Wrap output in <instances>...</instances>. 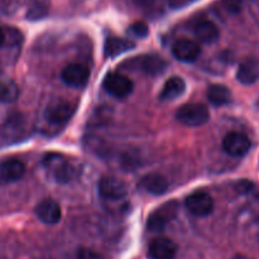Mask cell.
Here are the masks:
<instances>
[{
  "instance_id": "obj_1",
  "label": "cell",
  "mask_w": 259,
  "mask_h": 259,
  "mask_svg": "<svg viewBox=\"0 0 259 259\" xmlns=\"http://www.w3.org/2000/svg\"><path fill=\"white\" fill-rule=\"evenodd\" d=\"M46 168L51 171L58 184H70L78 176V168L61 154H47L43 159Z\"/></svg>"
},
{
  "instance_id": "obj_2",
  "label": "cell",
  "mask_w": 259,
  "mask_h": 259,
  "mask_svg": "<svg viewBox=\"0 0 259 259\" xmlns=\"http://www.w3.org/2000/svg\"><path fill=\"white\" fill-rule=\"evenodd\" d=\"M77 104L75 101L57 99L48 104L45 110V120L55 126H63L70 121L73 114L76 113Z\"/></svg>"
},
{
  "instance_id": "obj_3",
  "label": "cell",
  "mask_w": 259,
  "mask_h": 259,
  "mask_svg": "<svg viewBox=\"0 0 259 259\" xmlns=\"http://www.w3.org/2000/svg\"><path fill=\"white\" fill-rule=\"evenodd\" d=\"M176 119L186 126H201L209 121L210 113L204 104H185L177 110Z\"/></svg>"
},
{
  "instance_id": "obj_4",
  "label": "cell",
  "mask_w": 259,
  "mask_h": 259,
  "mask_svg": "<svg viewBox=\"0 0 259 259\" xmlns=\"http://www.w3.org/2000/svg\"><path fill=\"white\" fill-rule=\"evenodd\" d=\"M177 211H179V202L177 201H169L159 206L158 209L154 210L148 218V223L147 227L151 232L158 233L166 228V225L176 217Z\"/></svg>"
},
{
  "instance_id": "obj_5",
  "label": "cell",
  "mask_w": 259,
  "mask_h": 259,
  "mask_svg": "<svg viewBox=\"0 0 259 259\" xmlns=\"http://www.w3.org/2000/svg\"><path fill=\"white\" fill-rule=\"evenodd\" d=\"M99 194L104 200L109 201H119L123 200L128 194L125 182L118 177L105 176L99 182Z\"/></svg>"
},
{
  "instance_id": "obj_6",
  "label": "cell",
  "mask_w": 259,
  "mask_h": 259,
  "mask_svg": "<svg viewBox=\"0 0 259 259\" xmlns=\"http://www.w3.org/2000/svg\"><path fill=\"white\" fill-rule=\"evenodd\" d=\"M104 89L116 99H124L133 91L131 78L119 72H109L104 78Z\"/></svg>"
},
{
  "instance_id": "obj_7",
  "label": "cell",
  "mask_w": 259,
  "mask_h": 259,
  "mask_svg": "<svg viewBox=\"0 0 259 259\" xmlns=\"http://www.w3.org/2000/svg\"><path fill=\"white\" fill-rule=\"evenodd\" d=\"M186 209L195 217H207L214 210V200L207 192L195 191L185 200Z\"/></svg>"
},
{
  "instance_id": "obj_8",
  "label": "cell",
  "mask_w": 259,
  "mask_h": 259,
  "mask_svg": "<svg viewBox=\"0 0 259 259\" xmlns=\"http://www.w3.org/2000/svg\"><path fill=\"white\" fill-rule=\"evenodd\" d=\"M61 77H62L63 82L70 88L81 89L85 88L86 83L89 82L90 71L86 66L81 65V63H70L63 68Z\"/></svg>"
},
{
  "instance_id": "obj_9",
  "label": "cell",
  "mask_w": 259,
  "mask_h": 259,
  "mask_svg": "<svg viewBox=\"0 0 259 259\" xmlns=\"http://www.w3.org/2000/svg\"><path fill=\"white\" fill-rule=\"evenodd\" d=\"M252 143L245 134L239 132H232L227 134L223 141V148L233 157H243L249 152Z\"/></svg>"
},
{
  "instance_id": "obj_10",
  "label": "cell",
  "mask_w": 259,
  "mask_h": 259,
  "mask_svg": "<svg viewBox=\"0 0 259 259\" xmlns=\"http://www.w3.org/2000/svg\"><path fill=\"white\" fill-rule=\"evenodd\" d=\"M172 55L181 62H194L201 55V48L192 39H180L172 46Z\"/></svg>"
},
{
  "instance_id": "obj_11",
  "label": "cell",
  "mask_w": 259,
  "mask_h": 259,
  "mask_svg": "<svg viewBox=\"0 0 259 259\" xmlns=\"http://www.w3.org/2000/svg\"><path fill=\"white\" fill-rule=\"evenodd\" d=\"M177 254V245L168 238L159 237L151 242L148 255L151 259H174Z\"/></svg>"
},
{
  "instance_id": "obj_12",
  "label": "cell",
  "mask_w": 259,
  "mask_h": 259,
  "mask_svg": "<svg viewBox=\"0 0 259 259\" xmlns=\"http://www.w3.org/2000/svg\"><path fill=\"white\" fill-rule=\"evenodd\" d=\"M134 68H138L142 72L147 75H159L166 70V61L162 57L156 55H144L141 57H136V60L132 62Z\"/></svg>"
},
{
  "instance_id": "obj_13",
  "label": "cell",
  "mask_w": 259,
  "mask_h": 259,
  "mask_svg": "<svg viewBox=\"0 0 259 259\" xmlns=\"http://www.w3.org/2000/svg\"><path fill=\"white\" fill-rule=\"evenodd\" d=\"M25 166L18 159H8L0 164V185H9L23 179Z\"/></svg>"
},
{
  "instance_id": "obj_14",
  "label": "cell",
  "mask_w": 259,
  "mask_h": 259,
  "mask_svg": "<svg viewBox=\"0 0 259 259\" xmlns=\"http://www.w3.org/2000/svg\"><path fill=\"white\" fill-rule=\"evenodd\" d=\"M35 215L45 224L55 225L61 220V207L53 200L46 199L35 206Z\"/></svg>"
},
{
  "instance_id": "obj_15",
  "label": "cell",
  "mask_w": 259,
  "mask_h": 259,
  "mask_svg": "<svg viewBox=\"0 0 259 259\" xmlns=\"http://www.w3.org/2000/svg\"><path fill=\"white\" fill-rule=\"evenodd\" d=\"M185 91H186V82L184 81V78L174 76V77L168 78L163 85L161 94H159V99L162 101L176 100L177 98L184 95Z\"/></svg>"
},
{
  "instance_id": "obj_16",
  "label": "cell",
  "mask_w": 259,
  "mask_h": 259,
  "mask_svg": "<svg viewBox=\"0 0 259 259\" xmlns=\"http://www.w3.org/2000/svg\"><path fill=\"white\" fill-rule=\"evenodd\" d=\"M237 78L243 85H252L259 78V63L254 58H248L240 63Z\"/></svg>"
},
{
  "instance_id": "obj_17",
  "label": "cell",
  "mask_w": 259,
  "mask_h": 259,
  "mask_svg": "<svg viewBox=\"0 0 259 259\" xmlns=\"http://www.w3.org/2000/svg\"><path fill=\"white\" fill-rule=\"evenodd\" d=\"M139 187L152 195H163L168 190V182L158 174H149L142 179Z\"/></svg>"
},
{
  "instance_id": "obj_18",
  "label": "cell",
  "mask_w": 259,
  "mask_h": 259,
  "mask_svg": "<svg viewBox=\"0 0 259 259\" xmlns=\"http://www.w3.org/2000/svg\"><path fill=\"white\" fill-rule=\"evenodd\" d=\"M134 47V43L131 42L125 38H118V37H110L106 39L105 46H104V51H105V56L109 58H114L119 55H123L126 51L132 50Z\"/></svg>"
},
{
  "instance_id": "obj_19",
  "label": "cell",
  "mask_w": 259,
  "mask_h": 259,
  "mask_svg": "<svg viewBox=\"0 0 259 259\" xmlns=\"http://www.w3.org/2000/svg\"><path fill=\"white\" fill-rule=\"evenodd\" d=\"M195 35L200 42L214 43L219 38V29L209 20H202L195 27Z\"/></svg>"
},
{
  "instance_id": "obj_20",
  "label": "cell",
  "mask_w": 259,
  "mask_h": 259,
  "mask_svg": "<svg viewBox=\"0 0 259 259\" xmlns=\"http://www.w3.org/2000/svg\"><path fill=\"white\" fill-rule=\"evenodd\" d=\"M207 99L215 106L227 105L232 101V93L229 89L220 83L211 85L207 90Z\"/></svg>"
},
{
  "instance_id": "obj_21",
  "label": "cell",
  "mask_w": 259,
  "mask_h": 259,
  "mask_svg": "<svg viewBox=\"0 0 259 259\" xmlns=\"http://www.w3.org/2000/svg\"><path fill=\"white\" fill-rule=\"evenodd\" d=\"M19 98V88L12 80L0 81V103L10 104Z\"/></svg>"
},
{
  "instance_id": "obj_22",
  "label": "cell",
  "mask_w": 259,
  "mask_h": 259,
  "mask_svg": "<svg viewBox=\"0 0 259 259\" xmlns=\"http://www.w3.org/2000/svg\"><path fill=\"white\" fill-rule=\"evenodd\" d=\"M46 13H47V3H46V0H34L29 10V17L39 19Z\"/></svg>"
},
{
  "instance_id": "obj_23",
  "label": "cell",
  "mask_w": 259,
  "mask_h": 259,
  "mask_svg": "<svg viewBox=\"0 0 259 259\" xmlns=\"http://www.w3.org/2000/svg\"><path fill=\"white\" fill-rule=\"evenodd\" d=\"M148 27L142 22L134 23V24H132L128 29V33H131V34L136 38H146L147 35H148Z\"/></svg>"
},
{
  "instance_id": "obj_24",
  "label": "cell",
  "mask_w": 259,
  "mask_h": 259,
  "mask_svg": "<svg viewBox=\"0 0 259 259\" xmlns=\"http://www.w3.org/2000/svg\"><path fill=\"white\" fill-rule=\"evenodd\" d=\"M223 5L225 9L232 14H237L242 10L243 0H223Z\"/></svg>"
},
{
  "instance_id": "obj_25",
  "label": "cell",
  "mask_w": 259,
  "mask_h": 259,
  "mask_svg": "<svg viewBox=\"0 0 259 259\" xmlns=\"http://www.w3.org/2000/svg\"><path fill=\"white\" fill-rule=\"evenodd\" d=\"M77 259H101V255L88 248H81L77 250Z\"/></svg>"
},
{
  "instance_id": "obj_26",
  "label": "cell",
  "mask_w": 259,
  "mask_h": 259,
  "mask_svg": "<svg viewBox=\"0 0 259 259\" xmlns=\"http://www.w3.org/2000/svg\"><path fill=\"white\" fill-rule=\"evenodd\" d=\"M136 3L142 5V7H148V5H151L153 3V0H136Z\"/></svg>"
},
{
  "instance_id": "obj_27",
  "label": "cell",
  "mask_w": 259,
  "mask_h": 259,
  "mask_svg": "<svg viewBox=\"0 0 259 259\" xmlns=\"http://www.w3.org/2000/svg\"><path fill=\"white\" fill-rule=\"evenodd\" d=\"M4 39H5V35H4V32H3V29L0 28V46L4 43Z\"/></svg>"
},
{
  "instance_id": "obj_28",
  "label": "cell",
  "mask_w": 259,
  "mask_h": 259,
  "mask_svg": "<svg viewBox=\"0 0 259 259\" xmlns=\"http://www.w3.org/2000/svg\"><path fill=\"white\" fill-rule=\"evenodd\" d=\"M232 259H250L249 257H247V255H243V254H237L234 255Z\"/></svg>"
},
{
  "instance_id": "obj_29",
  "label": "cell",
  "mask_w": 259,
  "mask_h": 259,
  "mask_svg": "<svg viewBox=\"0 0 259 259\" xmlns=\"http://www.w3.org/2000/svg\"><path fill=\"white\" fill-rule=\"evenodd\" d=\"M258 240H259V235H258Z\"/></svg>"
}]
</instances>
